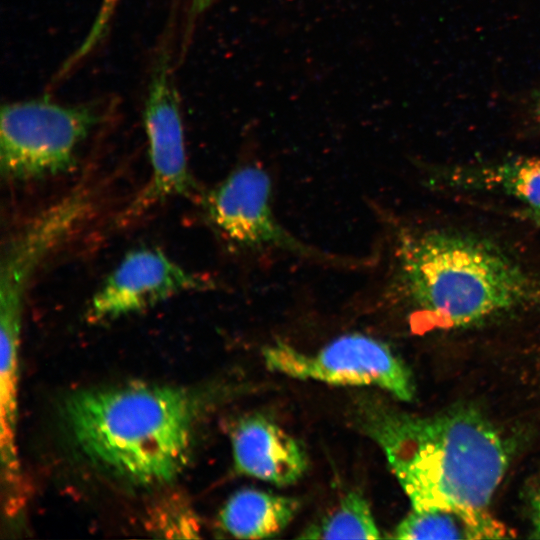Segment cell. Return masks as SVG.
<instances>
[{
    "mask_svg": "<svg viewBox=\"0 0 540 540\" xmlns=\"http://www.w3.org/2000/svg\"><path fill=\"white\" fill-rule=\"evenodd\" d=\"M353 411L356 426L384 452L412 510L490 513L509 455L479 412L461 407L421 417L370 397Z\"/></svg>",
    "mask_w": 540,
    "mask_h": 540,
    "instance_id": "cell-1",
    "label": "cell"
},
{
    "mask_svg": "<svg viewBox=\"0 0 540 540\" xmlns=\"http://www.w3.org/2000/svg\"><path fill=\"white\" fill-rule=\"evenodd\" d=\"M196 412L187 391L148 384L82 390L65 404L68 426L83 453L143 485L167 483L182 472Z\"/></svg>",
    "mask_w": 540,
    "mask_h": 540,
    "instance_id": "cell-2",
    "label": "cell"
},
{
    "mask_svg": "<svg viewBox=\"0 0 540 540\" xmlns=\"http://www.w3.org/2000/svg\"><path fill=\"white\" fill-rule=\"evenodd\" d=\"M395 280L433 324L459 328L539 299L527 273L495 244L448 231L398 237Z\"/></svg>",
    "mask_w": 540,
    "mask_h": 540,
    "instance_id": "cell-3",
    "label": "cell"
},
{
    "mask_svg": "<svg viewBox=\"0 0 540 540\" xmlns=\"http://www.w3.org/2000/svg\"><path fill=\"white\" fill-rule=\"evenodd\" d=\"M97 119L92 108L48 99L4 105L0 120L2 177L26 181L70 171L77 147Z\"/></svg>",
    "mask_w": 540,
    "mask_h": 540,
    "instance_id": "cell-4",
    "label": "cell"
},
{
    "mask_svg": "<svg viewBox=\"0 0 540 540\" xmlns=\"http://www.w3.org/2000/svg\"><path fill=\"white\" fill-rule=\"evenodd\" d=\"M262 355L270 371L294 379L378 387L401 401H411L415 395L406 363L386 343L364 334L342 335L313 352L277 341L266 346Z\"/></svg>",
    "mask_w": 540,
    "mask_h": 540,
    "instance_id": "cell-5",
    "label": "cell"
},
{
    "mask_svg": "<svg viewBox=\"0 0 540 540\" xmlns=\"http://www.w3.org/2000/svg\"><path fill=\"white\" fill-rule=\"evenodd\" d=\"M272 183L255 165L235 169L204 200L210 222L227 239L250 249L277 248L309 258L331 261L304 244L276 219L271 206Z\"/></svg>",
    "mask_w": 540,
    "mask_h": 540,
    "instance_id": "cell-6",
    "label": "cell"
},
{
    "mask_svg": "<svg viewBox=\"0 0 540 540\" xmlns=\"http://www.w3.org/2000/svg\"><path fill=\"white\" fill-rule=\"evenodd\" d=\"M151 176L127 214L137 215L195 189L188 167L179 100L167 59L155 68L144 108Z\"/></svg>",
    "mask_w": 540,
    "mask_h": 540,
    "instance_id": "cell-7",
    "label": "cell"
},
{
    "mask_svg": "<svg viewBox=\"0 0 540 540\" xmlns=\"http://www.w3.org/2000/svg\"><path fill=\"white\" fill-rule=\"evenodd\" d=\"M204 277L183 268L157 248L128 252L88 304L94 321L112 320L154 306L176 294L209 289Z\"/></svg>",
    "mask_w": 540,
    "mask_h": 540,
    "instance_id": "cell-8",
    "label": "cell"
},
{
    "mask_svg": "<svg viewBox=\"0 0 540 540\" xmlns=\"http://www.w3.org/2000/svg\"><path fill=\"white\" fill-rule=\"evenodd\" d=\"M88 206V196L74 191L10 237L1 256L0 320L22 322L25 297L37 269L84 219Z\"/></svg>",
    "mask_w": 540,
    "mask_h": 540,
    "instance_id": "cell-9",
    "label": "cell"
},
{
    "mask_svg": "<svg viewBox=\"0 0 540 540\" xmlns=\"http://www.w3.org/2000/svg\"><path fill=\"white\" fill-rule=\"evenodd\" d=\"M230 437L234 467L242 475L288 486L296 483L308 469L304 447L263 415L242 417Z\"/></svg>",
    "mask_w": 540,
    "mask_h": 540,
    "instance_id": "cell-10",
    "label": "cell"
},
{
    "mask_svg": "<svg viewBox=\"0 0 540 540\" xmlns=\"http://www.w3.org/2000/svg\"><path fill=\"white\" fill-rule=\"evenodd\" d=\"M21 326L0 325L1 466L6 507L15 513L22 503L20 465L16 449L17 391Z\"/></svg>",
    "mask_w": 540,
    "mask_h": 540,
    "instance_id": "cell-11",
    "label": "cell"
},
{
    "mask_svg": "<svg viewBox=\"0 0 540 540\" xmlns=\"http://www.w3.org/2000/svg\"><path fill=\"white\" fill-rule=\"evenodd\" d=\"M299 507L294 497L244 488L230 496L219 519L222 528L235 538L264 539L281 533Z\"/></svg>",
    "mask_w": 540,
    "mask_h": 540,
    "instance_id": "cell-12",
    "label": "cell"
},
{
    "mask_svg": "<svg viewBox=\"0 0 540 540\" xmlns=\"http://www.w3.org/2000/svg\"><path fill=\"white\" fill-rule=\"evenodd\" d=\"M505 528L488 514L435 509L411 511L394 529L396 539H495Z\"/></svg>",
    "mask_w": 540,
    "mask_h": 540,
    "instance_id": "cell-13",
    "label": "cell"
},
{
    "mask_svg": "<svg viewBox=\"0 0 540 540\" xmlns=\"http://www.w3.org/2000/svg\"><path fill=\"white\" fill-rule=\"evenodd\" d=\"M462 184L495 190L540 208V158H519L466 169L453 178Z\"/></svg>",
    "mask_w": 540,
    "mask_h": 540,
    "instance_id": "cell-14",
    "label": "cell"
},
{
    "mask_svg": "<svg viewBox=\"0 0 540 540\" xmlns=\"http://www.w3.org/2000/svg\"><path fill=\"white\" fill-rule=\"evenodd\" d=\"M381 537L368 501L358 492H349L335 507L309 524L297 538L379 539Z\"/></svg>",
    "mask_w": 540,
    "mask_h": 540,
    "instance_id": "cell-15",
    "label": "cell"
},
{
    "mask_svg": "<svg viewBox=\"0 0 540 540\" xmlns=\"http://www.w3.org/2000/svg\"><path fill=\"white\" fill-rule=\"evenodd\" d=\"M152 523L156 530L180 537H198L197 523L188 509L165 503L157 507Z\"/></svg>",
    "mask_w": 540,
    "mask_h": 540,
    "instance_id": "cell-16",
    "label": "cell"
},
{
    "mask_svg": "<svg viewBox=\"0 0 540 540\" xmlns=\"http://www.w3.org/2000/svg\"><path fill=\"white\" fill-rule=\"evenodd\" d=\"M118 2L119 0H102L90 31L79 48L64 64L62 68L63 74L79 63L98 44L108 28Z\"/></svg>",
    "mask_w": 540,
    "mask_h": 540,
    "instance_id": "cell-17",
    "label": "cell"
},
{
    "mask_svg": "<svg viewBox=\"0 0 540 540\" xmlns=\"http://www.w3.org/2000/svg\"><path fill=\"white\" fill-rule=\"evenodd\" d=\"M527 100V113L532 122L540 128V87L535 89Z\"/></svg>",
    "mask_w": 540,
    "mask_h": 540,
    "instance_id": "cell-18",
    "label": "cell"
},
{
    "mask_svg": "<svg viewBox=\"0 0 540 540\" xmlns=\"http://www.w3.org/2000/svg\"><path fill=\"white\" fill-rule=\"evenodd\" d=\"M534 526L537 536L540 537V491L534 500Z\"/></svg>",
    "mask_w": 540,
    "mask_h": 540,
    "instance_id": "cell-19",
    "label": "cell"
},
{
    "mask_svg": "<svg viewBox=\"0 0 540 540\" xmlns=\"http://www.w3.org/2000/svg\"><path fill=\"white\" fill-rule=\"evenodd\" d=\"M532 218L540 225V208L531 209Z\"/></svg>",
    "mask_w": 540,
    "mask_h": 540,
    "instance_id": "cell-20",
    "label": "cell"
}]
</instances>
